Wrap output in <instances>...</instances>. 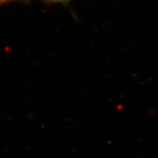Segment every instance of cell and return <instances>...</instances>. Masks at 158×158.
Returning <instances> with one entry per match:
<instances>
[{"instance_id":"cell-1","label":"cell","mask_w":158,"mask_h":158,"mask_svg":"<svg viewBox=\"0 0 158 158\" xmlns=\"http://www.w3.org/2000/svg\"><path fill=\"white\" fill-rule=\"evenodd\" d=\"M45 3H51V4H63V3H70L73 0H41Z\"/></svg>"},{"instance_id":"cell-2","label":"cell","mask_w":158,"mask_h":158,"mask_svg":"<svg viewBox=\"0 0 158 158\" xmlns=\"http://www.w3.org/2000/svg\"><path fill=\"white\" fill-rule=\"evenodd\" d=\"M15 1V0H0V7L5 5V4H8V3H10V2H13Z\"/></svg>"}]
</instances>
